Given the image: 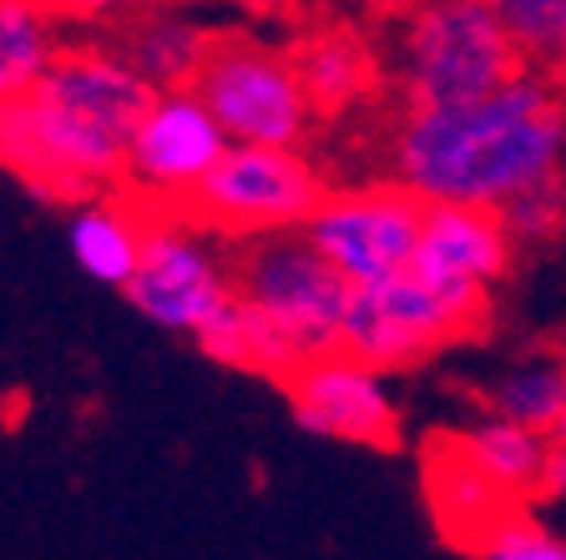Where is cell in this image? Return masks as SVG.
<instances>
[{"label": "cell", "mask_w": 566, "mask_h": 560, "mask_svg": "<svg viewBox=\"0 0 566 560\" xmlns=\"http://www.w3.org/2000/svg\"><path fill=\"white\" fill-rule=\"evenodd\" d=\"M566 172V86L526 66L506 86L450 106H410L389 137V177L415 198L506 212Z\"/></svg>", "instance_id": "1"}, {"label": "cell", "mask_w": 566, "mask_h": 560, "mask_svg": "<svg viewBox=\"0 0 566 560\" xmlns=\"http://www.w3.org/2000/svg\"><path fill=\"white\" fill-rule=\"evenodd\" d=\"M147 102L153 86L112 41L66 46L31 96L0 106V162L46 202L106 198Z\"/></svg>", "instance_id": "2"}, {"label": "cell", "mask_w": 566, "mask_h": 560, "mask_svg": "<svg viewBox=\"0 0 566 560\" xmlns=\"http://www.w3.org/2000/svg\"><path fill=\"white\" fill-rule=\"evenodd\" d=\"M395 71L410 106L471 102L526 71L485 0H415L400 21Z\"/></svg>", "instance_id": "3"}, {"label": "cell", "mask_w": 566, "mask_h": 560, "mask_svg": "<svg viewBox=\"0 0 566 560\" xmlns=\"http://www.w3.org/2000/svg\"><path fill=\"white\" fill-rule=\"evenodd\" d=\"M233 288L253 314H263L289 339L298 363L339 349L344 308L354 288L304 233H269L238 243Z\"/></svg>", "instance_id": "4"}, {"label": "cell", "mask_w": 566, "mask_h": 560, "mask_svg": "<svg viewBox=\"0 0 566 560\" xmlns=\"http://www.w3.org/2000/svg\"><path fill=\"white\" fill-rule=\"evenodd\" d=\"M192 92L238 147H298L314 127V102L294 51H273L238 31L212 35Z\"/></svg>", "instance_id": "5"}, {"label": "cell", "mask_w": 566, "mask_h": 560, "mask_svg": "<svg viewBox=\"0 0 566 560\" xmlns=\"http://www.w3.org/2000/svg\"><path fill=\"white\" fill-rule=\"evenodd\" d=\"M324 177L298 147H228V157L212 167L198 187L188 218H198L208 233L248 243L269 233H304V222L318 212Z\"/></svg>", "instance_id": "6"}, {"label": "cell", "mask_w": 566, "mask_h": 560, "mask_svg": "<svg viewBox=\"0 0 566 560\" xmlns=\"http://www.w3.org/2000/svg\"><path fill=\"white\" fill-rule=\"evenodd\" d=\"M233 298V263L218 253V233H208L188 212H153L142 268L127 283V304L167 334L198 339Z\"/></svg>", "instance_id": "7"}, {"label": "cell", "mask_w": 566, "mask_h": 560, "mask_svg": "<svg viewBox=\"0 0 566 560\" xmlns=\"http://www.w3.org/2000/svg\"><path fill=\"white\" fill-rule=\"evenodd\" d=\"M228 147L233 141L223 121L208 112V102L192 86H167V92H153L132 131L122 187H132V198L147 212H188L198 187L228 157Z\"/></svg>", "instance_id": "8"}, {"label": "cell", "mask_w": 566, "mask_h": 560, "mask_svg": "<svg viewBox=\"0 0 566 560\" xmlns=\"http://www.w3.org/2000/svg\"><path fill=\"white\" fill-rule=\"evenodd\" d=\"M420 228L424 202L389 177V182L329 192L314 218L304 222V237L329 257V268L349 288H365V283H385L410 268L415 247H420Z\"/></svg>", "instance_id": "9"}, {"label": "cell", "mask_w": 566, "mask_h": 560, "mask_svg": "<svg viewBox=\"0 0 566 560\" xmlns=\"http://www.w3.org/2000/svg\"><path fill=\"white\" fill-rule=\"evenodd\" d=\"M511 257H516V237H511L501 212L430 202L410 273L424 288H436L471 328H481L485 308H491V288L506 278Z\"/></svg>", "instance_id": "10"}, {"label": "cell", "mask_w": 566, "mask_h": 560, "mask_svg": "<svg viewBox=\"0 0 566 560\" xmlns=\"http://www.w3.org/2000/svg\"><path fill=\"white\" fill-rule=\"evenodd\" d=\"M475 334L436 288H424L410 268L385 283H365L349 293L339 328V349L354 353L369 369H410L436 349Z\"/></svg>", "instance_id": "11"}, {"label": "cell", "mask_w": 566, "mask_h": 560, "mask_svg": "<svg viewBox=\"0 0 566 560\" xmlns=\"http://www.w3.org/2000/svg\"><path fill=\"white\" fill-rule=\"evenodd\" d=\"M283 394L294 409V424L318 434V440L389 450L395 434H400V414H395V399L385 389V373L359 363L344 349L298 363L283 379Z\"/></svg>", "instance_id": "12"}, {"label": "cell", "mask_w": 566, "mask_h": 560, "mask_svg": "<svg viewBox=\"0 0 566 560\" xmlns=\"http://www.w3.org/2000/svg\"><path fill=\"white\" fill-rule=\"evenodd\" d=\"M424 505L440 536L475 556L521 510L495 479L481 475V465L460 450L455 434H436V444L424 450Z\"/></svg>", "instance_id": "13"}, {"label": "cell", "mask_w": 566, "mask_h": 560, "mask_svg": "<svg viewBox=\"0 0 566 560\" xmlns=\"http://www.w3.org/2000/svg\"><path fill=\"white\" fill-rule=\"evenodd\" d=\"M147 228H153V212L137 198H112L106 192V198L82 202L66 228L71 263L102 288L127 293V283L142 268V253H147Z\"/></svg>", "instance_id": "14"}, {"label": "cell", "mask_w": 566, "mask_h": 560, "mask_svg": "<svg viewBox=\"0 0 566 560\" xmlns=\"http://www.w3.org/2000/svg\"><path fill=\"white\" fill-rule=\"evenodd\" d=\"M294 61L314 112H329V117L354 112L379 86V56L365 41V31H354V25H318V31H308L304 46L294 51Z\"/></svg>", "instance_id": "15"}, {"label": "cell", "mask_w": 566, "mask_h": 560, "mask_svg": "<svg viewBox=\"0 0 566 560\" xmlns=\"http://www.w3.org/2000/svg\"><path fill=\"white\" fill-rule=\"evenodd\" d=\"M112 46L127 56V66L153 92H167V86L198 82V66L208 61L212 31L202 21H192L188 11H157V15H137V21L117 25Z\"/></svg>", "instance_id": "16"}, {"label": "cell", "mask_w": 566, "mask_h": 560, "mask_svg": "<svg viewBox=\"0 0 566 560\" xmlns=\"http://www.w3.org/2000/svg\"><path fill=\"white\" fill-rule=\"evenodd\" d=\"M455 444L481 465L485 479H495L511 500H526L536 490H552V465H556V444L552 434L521 430L511 420H481L465 434H455Z\"/></svg>", "instance_id": "17"}, {"label": "cell", "mask_w": 566, "mask_h": 560, "mask_svg": "<svg viewBox=\"0 0 566 560\" xmlns=\"http://www.w3.org/2000/svg\"><path fill=\"white\" fill-rule=\"evenodd\" d=\"M61 51V25L35 0H0V106L31 96Z\"/></svg>", "instance_id": "18"}, {"label": "cell", "mask_w": 566, "mask_h": 560, "mask_svg": "<svg viewBox=\"0 0 566 560\" xmlns=\"http://www.w3.org/2000/svg\"><path fill=\"white\" fill-rule=\"evenodd\" d=\"M495 420H511L521 430L552 434L566 420V359L556 353H536V359L506 369L485 394Z\"/></svg>", "instance_id": "19"}, {"label": "cell", "mask_w": 566, "mask_h": 560, "mask_svg": "<svg viewBox=\"0 0 566 560\" xmlns=\"http://www.w3.org/2000/svg\"><path fill=\"white\" fill-rule=\"evenodd\" d=\"M516 41L521 61L536 71H566V0H485Z\"/></svg>", "instance_id": "20"}, {"label": "cell", "mask_w": 566, "mask_h": 560, "mask_svg": "<svg viewBox=\"0 0 566 560\" xmlns=\"http://www.w3.org/2000/svg\"><path fill=\"white\" fill-rule=\"evenodd\" d=\"M501 218H506L516 243H552V237H562L566 233V172L542 187H531L526 198H516Z\"/></svg>", "instance_id": "21"}, {"label": "cell", "mask_w": 566, "mask_h": 560, "mask_svg": "<svg viewBox=\"0 0 566 560\" xmlns=\"http://www.w3.org/2000/svg\"><path fill=\"white\" fill-rule=\"evenodd\" d=\"M56 25H127L137 15L188 11L192 0H35Z\"/></svg>", "instance_id": "22"}, {"label": "cell", "mask_w": 566, "mask_h": 560, "mask_svg": "<svg viewBox=\"0 0 566 560\" xmlns=\"http://www.w3.org/2000/svg\"><path fill=\"white\" fill-rule=\"evenodd\" d=\"M481 560H566V540L552 536L542 520H531L526 510H516L506 526L485 540Z\"/></svg>", "instance_id": "23"}, {"label": "cell", "mask_w": 566, "mask_h": 560, "mask_svg": "<svg viewBox=\"0 0 566 560\" xmlns=\"http://www.w3.org/2000/svg\"><path fill=\"white\" fill-rule=\"evenodd\" d=\"M208 6H223V11H238V15H279V11H289V0H208Z\"/></svg>", "instance_id": "24"}, {"label": "cell", "mask_w": 566, "mask_h": 560, "mask_svg": "<svg viewBox=\"0 0 566 560\" xmlns=\"http://www.w3.org/2000/svg\"><path fill=\"white\" fill-rule=\"evenodd\" d=\"M552 444H556V455L566 459V420H562V424H556V430H552Z\"/></svg>", "instance_id": "25"}]
</instances>
